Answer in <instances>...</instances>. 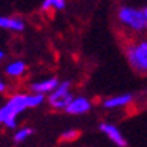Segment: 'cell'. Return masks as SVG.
I'll return each mask as SVG.
<instances>
[{
    "label": "cell",
    "mask_w": 147,
    "mask_h": 147,
    "mask_svg": "<svg viewBox=\"0 0 147 147\" xmlns=\"http://www.w3.org/2000/svg\"><path fill=\"white\" fill-rule=\"evenodd\" d=\"M92 108H93V102L90 98L84 95H74L65 111L71 116H84Z\"/></svg>",
    "instance_id": "52a82bcc"
},
{
    "label": "cell",
    "mask_w": 147,
    "mask_h": 147,
    "mask_svg": "<svg viewBox=\"0 0 147 147\" xmlns=\"http://www.w3.org/2000/svg\"><path fill=\"white\" fill-rule=\"evenodd\" d=\"M143 9H144V15H146V23H147V5L143 6Z\"/></svg>",
    "instance_id": "2e32d148"
},
{
    "label": "cell",
    "mask_w": 147,
    "mask_h": 147,
    "mask_svg": "<svg viewBox=\"0 0 147 147\" xmlns=\"http://www.w3.org/2000/svg\"><path fill=\"white\" fill-rule=\"evenodd\" d=\"M5 57H6V53H5L2 48H0V60H3Z\"/></svg>",
    "instance_id": "9a60e30c"
},
{
    "label": "cell",
    "mask_w": 147,
    "mask_h": 147,
    "mask_svg": "<svg viewBox=\"0 0 147 147\" xmlns=\"http://www.w3.org/2000/svg\"><path fill=\"white\" fill-rule=\"evenodd\" d=\"M68 5V0H42L41 9L44 12H54V11H63Z\"/></svg>",
    "instance_id": "8fae6325"
},
{
    "label": "cell",
    "mask_w": 147,
    "mask_h": 147,
    "mask_svg": "<svg viewBox=\"0 0 147 147\" xmlns=\"http://www.w3.org/2000/svg\"><path fill=\"white\" fill-rule=\"evenodd\" d=\"M125 59L129 68L138 75H147V36L126 38L123 44Z\"/></svg>",
    "instance_id": "3957f363"
},
{
    "label": "cell",
    "mask_w": 147,
    "mask_h": 147,
    "mask_svg": "<svg viewBox=\"0 0 147 147\" xmlns=\"http://www.w3.org/2000/svg\"><path fill=\"white\" fill-rule=\"evenodd\" d=\"M33 132H35V131H33L30 126H21V128L15 129L12 140H14V143H17V144H23V143H26L33 135Z\"/></svg>",
    "instance_id": "7c38bea8"
},
{
    "label": "cell",
    "mask_w": 147,
    "mask_h": 147,
    "mask_svg": "<svg viewBox=\"0 0 147 147\" xmlns=\"http://www.w3.org/2000/svg\"><path fill=\"white\" fill-rule=\"evenodd\" d=\"M59 78L57 77H45L41 80H36L30 84V90L35 93H41V95H50V93L54 90L59 86Z\"/></svg>",
    "instance_id": "ba28073f"
},
{
    "label": "cell",
    "mask_w": 147,
    "mask_h": 147,
    "mask_svg": "<svg viewBox=\"0 0 147 147\" xmlns=\"http://www.w3.org/2000/svg\"><path fill=\"white\" fill-rule=\"evenodd\" d=\"M114 21H116L117 30L125 39L147 33L144 9L140 8V6L131 5L128 2H122L117 6L114 14Z\"/></svg>",
    "instance_id": "7a4b0ae2"
},
{
    "label": "cell",
    "mask_w": 147,
    "mask_h": 147,
    "mask_svg": "<svg viewBox=\"0 0 147 147\" xmlns=\"http://www.w3.org/2000/svg\"><path fill=\"white\" fill-rule=\"evenodd\" d=\"M119 2H128V0H119Z\"/></svg>",
    "instance_id": "e0dca14e"
},
{
    "label": "cell",
    "mask_w": 147,
    "mask_h": 147,
    "mask_svg": "<svg viewBox=\"0 0 147 147\" xmlns=\"http://www.w3.org/2000/svg\"><path fill=\"white\" fill-rule=\"evenodd\" d=\"M134 99H135L134 93H117V95H111L108 98H105L102 101V107L108 111L123 110L134 104Z\"/></svg>",
    "instance_id": "8992f818"
},
{
    "label": "cell",
    "mask_w": 147,
    "mask_h": 147,
    "mask_svg": "<svg viewBox=\"0 0 147 147\" xmlns=\"http://www.w3.org/2000/svg\"><path fill=\"white\" fill-rule=\"evenodd\" d=\"M78 135H80V132L77 129H68L62 134V141H75Z\"/></svg>",
    "instance_id": "4fadbf2b"
},
{
    "label": "cell",
    "mask_w": 147,
    "mask_h": 147,
    "mask_svg": "<svg viewBox=\"0 0 147 147\" xmlns=\"http://www.w3.org/2000/svg\"><path fill=\"white\" fill-rule=\"evenodd\" d=\"M74 96L72 92V83L71 81H60L59 86L53 90L50 95H47V102L50 108L54 111H65L68 104Z\"/></svg>",
    "instance_id": "277c9868"
},
{
    "label": "cell",
    "mask_w": 147,
    "mask_h": 147,
    "mask_svg": "<svg viewBox=\"0 0 147 147\" xmlns=\"http://www.w3.org/2000/svg\"><path fill=\"white\" fill-rule=\"evenodd\" d=\"M0 29L14 32V33H21L26 29L24 20L18 17H8V15H0Z\"/></svg>",
    "instance_id": "9c48e42d"
},
{
    "label": "cell",
    "mask_w": 147,
    "mask_h": 147,
    "mask_svg": "<svg viewBox=\"0 0 147 147\" xmlns=\"http://www.w3.org/2000/svg\"><path fill=\"white\" fill-rule=\"evenodd\" d=\"M6 90H8V84H6L3 80H0V93H5Z\"/></svg>",
    "instance_id": "5bb4252c"
},
{
    "label": "cell",
    "mask_w": 147,
    "mask_h": 147,
    "mask_svg": "<svg viewBox=\"0 0 147 147\" xmlns=\"http://www.w3.org/2000/svg\"><path fill=\"white\" fill-rule=\"evenodd\" d=\"M47 96L35 92H18L8 98L3 105H0V126L15 131L18 128V117L24 111L38 108L45 102Z\"/></svg>",
    "instance_id": "6da1fadb"
},
{
    "label": "cell",
    "mask_w": 147,
    "mask_h": 147,
    "mask_svg": "<svg viewBox=\"0 0 147 147\" xmlns=\"http://www.w3.org/2000/svg\"><path fill=\"white\" fill-rule=\"evenodd\" d=\"M26 72H27V65H26L24 60H12L6 65L5 68V74L11 78H21L26 75Z\"/></svg>",
    "instance_id": "30bf717a"
},
{
    "label": "cell",
    "mask_w": 147,
    "mask_h": 147,
    "mask_svg": "<svg viewBox=\"0 0 147 147\" xmlns=\"http://www.w3.org/2000/svg\"><path fill=\"white\" fill-rule=\"evenodd\" d=\"M99 131H101L107 137V140H108L110 143H113L114 146H117V147H126L128 146V140H126L122 129H120L117 125L111 123V122H102V123H99Z\"/></svg>",
    "instance_id": "5b68a950"
}]
</instances>
